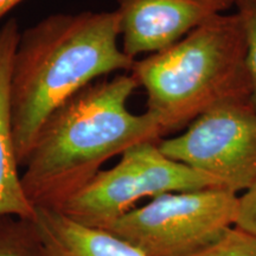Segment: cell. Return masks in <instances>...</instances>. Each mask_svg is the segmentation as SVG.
I'll list each match as a JSON object with an SVG mask.
<instances>
[{
	"mask_svg": "<svg viewBox=\"0 0 256 256\" xmlns=\"http://www.w3.org/2000/svg\"><path fill=\"white\" fill-rule=\"evenodd\" d=\"M138 87L130 72L98 80L48 116L22 174L32 206L60 210L107 160L136 144L164 139L147 112L138 115L128 110L127 102Z\"/></svg>",
	"mask_w": 256,
	"mask_h": 256,
	"instance_id": "cell-1",
	"label": "cell"
},
{
	"mask_svg": "<svg viewBox=\"0 0 256 256\" xmlns=\"http://www.w3.org/2000/svg\"><path fill=\"white\" fill-rule=\"evenodd\" d=\"M116 11L48 16L20 34L11 74L12 124L24 168L42 124L63 102L112 72H130Z\"/></svg>",
	"mask_w": 256,
	"mask_h": 256,
	"instance_id": "cell-2",
	"label": "cell"
},
{
	"mask_svg": "<svg viewBox=\"0 0 256 256\" xmlns=\"http://www.w3.org/2000/svg\"><path fill=\"white\" fill-rule=\"evenodd\" d=\"M130 72L145 89L146 112L164 136L217 106L250 101L247 43L238 14L215 16L174 46L136 60Z\"/></svg>",
	"mask_w": 256,
	"mask_h": 256,
	"instance_id": "cell-3",
	"label": "cell"
},
{
	"mask_svg": "<svg viewBox=\"0 0 256 256\" xmlns=\"http://www.w3.org/2000/svg\"><path fill=\"white\" fill-rule=\"evenodd\" d=\"M238 208V194L223 188L170 192L128 211L104 230L145 256H192L235 226Z\"/></svg>",
	"mask_w": 256,
	"mask_h": 256,
	"instance_id": "cell-4",
	"label": "cell"
},
{
	"mask_svg": "<svg viewBox=\"0 0 256 256\" xmlns=\"http://www.w3.org/2000/svg\"><path fill=\"white\" fill-rule=\"evenodd\" d=\"M222 188L218 180L160 151L158 142L136 144L114 168L101 170L60 211L84 226L104 229L142 198L170 192Z\"/></svg>",
	"mask_w": 256,
	"mask_h": 256,
	"instance_id": "cell-5",
	"label": "cell"
},
{
	"mask_svg": "<svg viewBox=\"0 0 256 256\" xmlns=\"http://www.w3.org/2000/svg\"><path fill=\"white\" fill-rule=\"evenodd\" d=\"M158 146L166 156L211 176L235 194L256 183V110L250 101L211 108Z\"/></svg>",
	"mask_w": 256,
	"mask_h": 256,
	"instance_id": "cell-6",
	"label": "cell"
},
{
	"mask_svg": "<svg viewBox=\"0 0 256 256\" xmlns=\"http://www.w3.org/2000/svg\"><path fill=\"white\" fill-rule=\"evenodd\" d=\"M236 0H116L121 49L136 60L174 46Z\"/></svg>",
	"mask_w": 256,
	"mask_h": 256,
	"instance_id": "cell-7",
	"label": "cell"
},
{
	"mask_svg": "<svg viewBox=\"0 0 256 256\" xmlns=\"http://www.w3.org/2000/svg\"><path fill=\"white\" fill-rule=\"evenodd\" d=\"M20 32L18 22L8 19L0 28V217L34 220V208L28 200L19 174L11 110V74Z\"/></svg>",
	"mask_w": 256,
	"mask_h": 256,
	"instance_id": "cell-8",
	"label": "cell"
},
{
	"mask_svg": "<svg viewBox=\"0 0 256 256\" xmlns=\"http://www.w3.org/2000/svg\"><path fill=\"white\" fill-rule=\"evenodd\" d=\"M34 222L46 256H145L108 230L76 222L60 210L36 208Z\"/></svg>",
	"mask_w": 256,
	"mask_h": 256,
	"instance_id": "cell-9",
	"label": "cell"
},
{
	"mask_svg": "<svg viewBox=\"0 0 256 256\" xmlns=\"http://www.w3.org/2000/svg\"><path fill=\"white\" fill-rule=\"evenodd\" d=\"M0 256H46L34 220L0 217Z\"/></svg>",
	"mask_w": 256,
	"mask_h": 256,
	"instance_id": "cell-10",
	"label": "cell"
},
{
	"mask_svg": "<svg viewBox=\"0 0 256 256\" xmlns=\"http://www.w3.org/2000/svg\"><path fill=\"white\" fill-rule=\"evenodd\" d=\"M192 256H256V235L232 226L212 244Z\"/></svg>",
	"mask_w": 256,
	"mask_h": 256,
	"instance_id": "cell-11",
	"label": "cell"
},
{
	"mask_svg": "<svg viewBox=\"0 0 256 256\" xmlns=\"http://www.w3.org/2000/svg\"><path fill=\"white\" fill-rule=\"evenodd\" d=\"M238 14L244 28L247 66L250 78V104L256 110V0H236Z\"/></svg>",
	"mask_w": 256,
	"mask_h": 256,
	"instance_id": "cell-12",
	"label": "cell"
},
{
	"mask_svg": "<svg viewBox=\"0 0 256 256\" xmlns=\"http://www.w3.org/2000/svg\"><path fill=\"white\" fill-rule=\"evenodd\" d=\"M235 226L256 235V183L238 197Z\"/></svg>",
	"mask_w": 256,
	"mask_h": 256,
	"instance_id": "cell-13",
	"label": "cell"
},
{
	"mask_svg": "<svg viewBox=\"0 0 256 256\" xmlns=\"http://www.w3.org/2000/svg\"><path fill=\"white\" fill-rule=\"evenodd\" d=\"M23 0H0V20Z\"/></svg>",
	"mask_w": 256,
	"mask_h": 256,
	"instance_id": "cell-14",
	"label": "cell"
}]
</instances>
